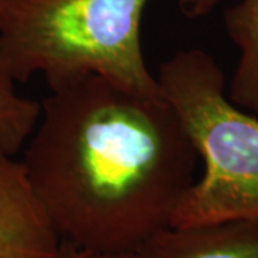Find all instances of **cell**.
<instances>
[{
  "mask_svg": "<svg viewBox=\"0 0 258 258\" xmlns=\"http://www.w3.org/2000/svg\"><path fill=\"white\" fill-rule=\"evenodd\" d=\"M197 161L164 95L86 76L40 103L22 165L62 242L137 252L171 225Z\"/></svg>",
  "mask_w": 258,
  "mask_h": 258,
  "instance_id": "cell-1",
  "label": "cell"
},
{
  "mask_svg": "<svg viewBox=\"0 0 258 258\" xmlns=\"http://www.w3.org/2000/svg\"><path fill=\"white\" fill-rule=\"evenodd\" d=\"M149 0H0V81L43 75L52 89L101 76L162 95L141 26Z\"/></svg>",
  "mask_w": 258,
  "mask_h": 258,
  "instance_id": "cell-2",
  "label": "cell"
},
{
  "mask_svg": "<svg viewBox=\"0 0 258 258\" xmlns=\"http://www.w3.org/2000/svg\"><path fill=\"white\" fill-rule=\"evenodd\" d=\"M40 103L23 98L16 86L0 81V149L16 155L36 126Z\"/></svg>",
  "mask_w": 258,
  "mask_h": 258,
  "instance_id": "cell-7",
  "label": "cell"
},
{
  "mask_svg": "<svg viewBox=\"0 0 258 258\" xmlns=\"http://www.w3.org/2000/svg\"><path fill=\"white\" fill-rule=\"evenodd\" d=\"M137 258H258V220L169 225L145 241Z\"/></svg>",
  "mask_w": 258,
  "mask_h": 258,
  "instance_id": "cell-5",
  "label": "cell"
},
{
  "mask_svg": "<svg viewBox=\"0 0 258 258\" xmlns=\"http://www.w3.org/2000/svg\"><path fill=\"white\" fill-rule=\"evenodd\" d=\"M53 258H137V255L135 252H108L81 248L60 241Z\"/></svg>",
  "mask_w": 258,
  "mask_h": 258,
  "instance_id": "cell-8",
  "label": "cell"
},
{
  "mask_svg": "<svg viewBox=\"0 0 258 258\" xmlns=\"http://www.w3.org/2000/svg\"><path fill=\"white\" fill-rule=\"evenodd\" d=\"M224 29L238 47L227 95L238 108L258 115V0H238L224 13Z\"/></svg>",
  "mask_w": 258,
  "mask_h": 258,
  "instance_id": "cell-6",
  "label": "cell"
},
{
  "mask_svg": "<svg viewBox=\"0 0 258 258\" xmlns=\"http://www.w3.org/2000/svg\"><path fill=\"white\" fill-rule=\"evenodd\" d=\"M224 0H178L182 15L189 19L204 18L210 15Z\"/></svg>",
  "mask_w": 258,
  "mask_h": 258,
  "instance_id": "cell-9",
  "label": "cell"
},
{
  "mask_svg": "<svg viewBox=\"0 0 258 258\" xmlns=\"http://www.w3.org/2000/svg\"><path fill=\"white\" fill-rule=\"evenodd\" d=\"M204 172L171 225L258 220V118L230 101L218 62L198 47L178 50L158 72Z\"/></svg>",
  "mask_w": 258,
  "mask_h": 258,
  "instance_id": "cell-3",
  "label": "cell"
},
{
  "mask_svg": "<svg viewBox=\"0 0 258 258\" xmlns=\"http://www.w3.org/2000/svg\"><path fill=\"white\" fill-rule=\"evenodd\" d=\"M59 242L22 161L0 149V258H53Z\"/></svg>",
  "mask_w": 258,
  "mask_h": 258,
  "instance_id": "cell-4",
  "label": "cell"
}]
</instances>
